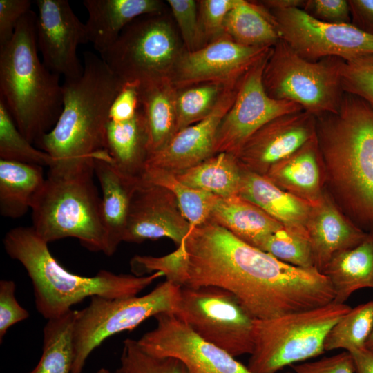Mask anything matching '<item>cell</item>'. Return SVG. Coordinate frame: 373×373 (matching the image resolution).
I'll use <instances>...</instances> for the list:
<instances>
[{"mask_svg":"<svg viewBox=\"0 0 373 373\" xmlns=\"http://www.w3.org/2000/svg\"><path fill=\"white\" fill-rule=\"evenodd\" d=\"M182 245L184 287L224 289L254 319H271L334 300L329 280L316 268L280 261L210 220L192 227Z\"/></svg>","mask_w":373,"mask_h":373,"instance_id":"1","label":"cell"},{"mask_svg":"<svg viewBox=\"0 0 373 373\" xmlns=\"http://www.w3.org/2000/svg\"><path fill=\"white\" fill-rule=\"evenodd\" d=\"M80 77L64 80L63 108L53 128L37 143L52 160L48 174L94 171L96 160L112 163L106 128L112 102L124 83L99 55L84 52Z\"/></svg>","mask_w":373,"mask_h":373,"instance_id":"2","label":"cell"},{"mask_svg":"<svg viewBox=\"0 0 373 373\" xmlns=\"http://www.w3.org/2000/svg\"><path fill=\"white\" fill-rule=\"evenodd\" d=\"M316 118L326 191L356 225L373 233V104L344 93L336 113Z\"/></svg>","mask_w":373,"mask_h":373,"instance_id":"3","label":"cell"},{"mask_svg":"<svg viewBox=\"0 0 373 373\" xmlns=\"http://www.w3.org/2000/svg\"><path fill=\"white\" fill-rule=\"evenodd\" d=\"M8 255L26 270L33 286L38 312L49 320L64 315L86 298L108 299L132 297L164 276L160 271L143 276L100 270L87 277L70 272L50 253L48 243L32 227L10 229L3 238Z\"/></svg>","mask_w":373,"mask_h":373,"instance_id":"4","label":"cell"},{"mask_svg":"<svg viewBox=\"0 0 373 373\" xmlns=\"http://www.w3.org/2000/svg\"><path fill=\"white\" fill-rule=\"evenodd\" d=\"M36 16L32 10L24 15L0 48V97L19 131L35 144L53 128L63 108L60 76L38 55Z\"/></svg>","mask_w":373,"mask_h":373,"instance_id":"5","label":"cell"},{"mask_svg":"<svg viewBox=\"0 0 373 373\" xmlns=\"http://www.w3.org/2000/svg\"><path fill=\"white\" fill-rule=\"evenodd\" d=\"M94 171L68 175L48 173L31 208L32 229L46 243L77 238L91 251L106 250L101 198Z\"/></svg>","mask_w":373,"mask_h":373,"instance_id":"6","label":"cell"},{"mask_svg":"<svg viewBox=\"0 0 373 373\" xmlns=\"http://www.w3.org/2000/svg\"><path fill=\"white\" fill-rule=\"evenodd\" d=\"M352 308L332 301L276 318L254 321L252 373H276L287 365L322 354L332 327Z\"/></svg>","mask_w":373,"mask_h":373,"instance_id":"7","label":"cell"},{"mask_svg":"<svg viewBox=\"0 0 373 373\" xmlns=\"http://www.w3.org/2000/svg\"><path fill=\"white\" fill-rule=\"evenodd\" d=\"M343 61L337 57L305 59L280 39L271 47L263 70L264 88L271 98L296 103L316 117L336 113L344 94Z\"/></svg>","mask_w":373,"mask_h":373,"instance_id":"8","label":"cell"},{"mask_svg":"<svg viewBox=\"0 0 373 373\" xmlns=\"http://www.w3.org/2000/svg\"><path fill=\"white\" fill-rule=\"evenodd\" d=\"M180 287L166 280L142 296L117 299L91 297L87 307L76 311L71 373H82L89 355L106 338L131 330L151 316L164 312L174 314Z\"/></svg>","mask_w":373,"mask_h":373,"instance_id":"9","label":"cell"},{"mask_svg":"<svg viewBox=\"0 0 373 373\" xmlns=\"http://www.w3.org/2000/svg\"><path fill=\"white\" fill-rule=\"evenodd\" d=\"M184 51L171 21L162 12L133 21L100 57L123 83L141 84L171 78Z\"/></svg>","mask_w":373,"mask_h":373,"instance_id":"10","label":"cell"},{"mask_svg":"<svg viewBox=\"0 0 373 373\" xmlns=\"http://www.w3.org/2000/svg\"><path fill=\"white\" fill-rule=\"evenodd\" d=\"M174 314L203 339L233 357L253 352L254 319L224 289L181 287Z\"/></svg>","mask_w":373,"mask_h":373,"instance_id":"11","label":"cell"},{"mask_svg":"<svg viewBox=\"0 0 373 373\" xmlns=\"http://www.w3.org/2000/svg\"><path fill=\"white\" fill-rule=\"evenodd\" d=\"M267 10L280 39L305 59L350 61L373 56V35L352 23L323 22L296 7Z\"/></svg>","mask_w":373,"mask_h":373,"instance_id":"12","label":"cell"},{"mask_svg":"<svg viewBox=\"0 0 373 373\" xmlns=\"http://www.w3.org/2000/svg\"><path fill=\"white\" fill-rule=\"evenodd\" d=\"M270 51L243 76L235 101L218 128L213 154L236 155L247 139L266 123L303 110L296 103L274 99L265 92L262 73Z\"/></svg>","mask_w":373,"mask_h":373,"instance_id":"13","label":"cell"},{"mask_svg":"<svg viewBox=\"0 0 373 373\" xmlns=\"http://www.w3.org/2000/svg\"><path fill=\"white\" fill-rule=\"evenodd\" d=\"M155 328L137 343L148 354L181 361L189 373H252L235 357L205 341L173 313L155 316Z\"/></svg>","mask_w":373,"mask_h":373,"instance_id":"14","label":"cell"},{"mask_svg":"<svg viewBox=\"0 0 373 373\" xmlns=\"http://www.w3.org/2000/svg\"><path fill=\"white\" fill-rule=\"evenodd\" d=\"M271 48L246 46L224 34L194 52L185 50L171 79L178 90L207 82L231 84L240 80Z\"/></svg>","mask_w":373,"mask_h":373,"instance_id":"15","label":"cell"},{"mask_svg":"<svg viewBox=\"0 0 373 373\" xmlns=\"http://www.w3.org/2000/svg\"><path fill=\"white\" fill-rule=\"evenodd\" d=\"M38 12L35 31L38 50L47 68L64 80L80 77L83 72L77 54L80 44L89 42L85 23L67 0H36Z\"/></svg>","mask_w":373,"mask_h":373,"instance_id":"16","label":"cell"},{"mask_svg":"<svg viewBox=\"0 0 373 373\" xmlns=\"http://www.w3.org/2000/svg\"><path fill=\"white\" fill-rule=\"evenodd\" d=\"M191 229L170 191L141 178L138 180L131 199L124 242L140 243L166 238L178 247Z\"/></svg>","mask_w":373,"mask_h":373,"instance_id":"17","label":"cell"},{"mask_svg":"<svg viewBox=\"0 0 373 373\" xmlns=\"http://www.w3.org/2000/svg\"><path fill=\"white\" fill-rule=\"evenodd\" d=\"M316 116L304 110L268 122L245 142L235 155L242 170L265 175L316 136Z\"/></svg>","mask_w":373,"mask_h":373,"instance_id":"18","label":"cell"},{"mask_svg":"<svg viewBox=\"0 0 373 373\" xmlns=\"http://www.w3.org/2000/svg\"><path fill=\"white\" fill-rule=\"evenodd\" d=\"M242 79L224 89L206 117L175 133L162 149L148 156L144 169H159L178 174L214 155L218 128L235 101Z\"/></svg>","mask_w":373,"mask_h":373,"instance_id":"19","label":"cell"},{"mask_svg":"<svg viewBox=\"0 0 373 373\" xmlns=\"http://www.w3.org/2000/svg\"><path fill=\"white\" fill-rule=\"evenodd\" d=\"M306 229L314 267L321 272L336 254L356 247L367 233L343 212L326 191L313 204Z\"/></svg>","mask_w":373,"mask_h":373,"instance_id":"20","label":"cell"},{"mask_svg":"<svg viewBox=\"0 0 373 373\" xmlns=\"http://www.w3.org/2000/svg\"><path fill=\"white\" fill-rule=\"evenodd\" d=\"M83 5L88 15L85 23L88 41L99 56L133 21L164 10L163 2L159 0H84Z\"/></svg>","mask_w":373,"mask_h":373,"instance_id":"21","label":"cell"},{"mask_svg":"<svg viewBox=\"0 0 373 373\" xmlns=\"http://www.w3.org/2000/svg\"><path fill=\"white\" fill-rule=\"evenodd\" d=\"M264 176L285 191L312 204L317 202L325 189L316 136L271 166Z\"/></svg>","mask_w":373,"mask_h":373,"instance_id":"22","label":"cell"},{"mask_svg":"<svg viewBox=\"0 0 373 373\" xmlns=\"http://www.w3.org/2000/svg\"><path fill=\"white\" fill-rule=\"evenodd\" d=\"M94 171L102 191L101 217L106 237L104 254L111 256L123 242L132 193L140 178L123 174L104 160L95 162Z\"/></svg>","mask_w":373,"mask_h":373,"instance_id":"23","label":"cell"},{"mask_svg":"<svg viewBox=\"0 0 373 373\" xmlns=\"http://www.w3.org/2000/svg\"><path fill=\"white\" fill-rule=\"evenodd\" d=\"M242 171L238 195L259 207L284 227L309 238L306 226L313 204L282 190L264 175Z\"/></svg>","mask_w":373,"mask_h":373,"instance_id":"24","label":"cell"},{"mask_svg":"<svg viewBox=\"0 0 373 373\" xmlns=\"http://www.w3.org/2000/svg\"><path fill=\"white\" fill-rule=\"evenodd\" d=\"M137 84L149 156L162 149L175 133L178 89L170 77Z\"/></svg>","mask_w":373,"mask_h":373,"instance_id":"25","label":"cell"},{"mask_svg":"<svg viewBox=\"0 0 373 373\" xmlns=\"http://www.w3.org/2000/svg\"><path fill=\"white\" fill-rule=\"evenodd\" d=\"M208 220L258 249L269 236L283 227L259 207L239 195L218 197Z\"/></svg>","mask_w":373,"mask_h":373,"instance_id":"26","label":"cell"},{"mask_svg":"<svg viewBox=\"0 0 373 373\" xmlns=\"http://www.w3.org/2000/svg\"><path fill=\"white\" fill-rule=\"evenodd\" d=\"M105 140L111 164L123 174L140 178L148 157L146 127L141 106L130 119H108Z\"/></svg>","mask_w":373,"mask_h":373,"instance_id":"27","label":"cell"},{"mask_svg":"<svg viewBox=\"0 0 373 373\" xmlns=\"http://www.w3.org/2000/svg\"><path fill=\"white\" fill-rule=\"evenodd\" d=\"M334 291V301L345 303L356 290L373 288V233L356 247L336 254L321 272Z\"/></svg>","mask_w":373,"mask_h":373,"instance_id":"28","label":"cell"},{"mask_svg":"<svg viewBox=\"0 0 373 373\" xmlns=\"http://www.w3.org/2000/svg\"><path fill=\"white\" fill-rule=\"evenodd\" d=\"M42 166L0 160V213L18 218L27 213L44 182Z\"/></svg>","mask_w":373,"mask_h":373,"instance_id":"29","label":"cell"},{"mask_svg":"<svg viewBox=\"0 0 373 373\" xmlns=\"http://www.w3.org/2000/svg\"><path fill=\"white\" fill-rule=\"evenodd\" d=\"M242 173L234 155L219 153L175 175L188 186L225 198L238 195Z\"/></svg>","mask_w":373,"mask_h":373,"instance_id":"30","label":"cell"},{"mask_svg":"<svg viewBox=\"0 0 373 373\" xmlns=\"http://www.w3.org/2000/svg\"><path fill=\"white\" fill-rule=\"evenodd\" d=\"M224 32L246 46H274L280 39L274 18L260 3L236 0L226 17Z\"/></svg>","mask_w":373,"mask_h":373,"instance_id":"31","label":"cell"},{"mask_svg":"<svg viewBox=\"0 0 373 373\" xmlns=\"http://www.w3.org/2000/svg\"><path fill=\"white\" fill-rule=\"evenodd\" d=\"M76 311L47 320L44 327L43 351L35 367L28 373H71L73 329Z\"/></svg>","mask_w":373,"mask_h":373,"instance_id":"32","label":"cell"},{"mask_svg":"<svg viewBox=\"0 0 373 373\" xmlns=\"http://www.w3.org/2000/svg\"><path fill=\"white\" fill-rule=\"evenodd\" d=\"M141 179L170 191L175 197L183 216L191 228L209 220L218 198L211 193L185 184L175 174L162 169H144Z\"/></svg>","mask_w":373,"mask_h":373,"instance_id":"33","label":"cell"},{"mask_svg":"<svg viewBox=\"0 0 373 373\" xmlns=\"http://www.w3.org/2000/svg\"><path fill=\"white\" fill-rule=\"evenodd\" d=\"M373 329V300L352 308L332 327L325 351L343 349L348 352L365 348Z\"/></svg>","mask_w":373,"mask_h":373,"instance_id":"34","label":"cell"},{"mask_svg":"<svg viewBox=\"0 0 373 373\" xmlns=\"http://www.w3.org/2000/svg\"><path fill=\"white\" fill-rule=\"evenodd\" d=\"M0 160L14 161L50 168V155L32 146L19 131L0 97Z\"/></svg>","mask_w":373,"mask_h":373,"instance_id":"35","label":"cell"},{"mask_svg":"<svg viewBox=\"0 0 373 373\" xmlns=\"http://www.w3.org/2000/svg\"><path fill=\"white\" fill-rule=\"evenodd\" d=\"M229 85L207 82L178 90L175 133L206 117Z\"/></svg>","mask_w":373,"mask_h":373,"instance_id":"36","label":"cell"},{"mask_svg":"<svg viewBox=\"0 0 373 373\" xmlns=\"http://www.w3.org/2000/svg\"><path fill=\"white\" fill-rule=\"evenodd\" d=\"M259 249L293 266L315 267L309 238L284 227L269 236Z\"/></svg>","mask_w":373,"mask_h":373,"instance_id":"37","label":"cell"},{"mask_svg":"<svg viewBox=\"0 0 373 373\" xmlns=\"http://www.w3.org/2000/svg\"><path fill=\"white\" fill-rule=\"evenodd\" d=\"M120 361L125 373H189L179 360L151 355L141 348L137 341L131 338L123 343Z\"/></svg>","mask_w":373,"mask_h":373,"instance_id":"38","label":"cell"},{"mask_svg":"<svg viewBox=\"0 0 373 373\" xmlns=\"http://www.w3.org/2000/svg\"><path fill=\"white\" fill-rule=\"evenodd\" d=\"M134 275L160 271L171 281L180 287H184L186 281V259L182 243L173 252L163 256H135L130 262Z\"/></svg>","mask_w":373,"mask_h":373,"instance_id":"39","label":"cell"},{"mask_svg":"<svg viewBox=\"0 0 373 373\" xmlns=\"http://www.w3.org/2000/svg\"><path fill=\"white\" fill-rule=\"evenodd\" d=\"M186 52L207 44L199 21L198 3L194 0H168Z\"/></svg>","mask_w":373,"mask_h":373,"instance_id":"40","label":"cell"},{"mask_svg":"<svg viewBox=\"0 0 373 373\" xmlns=\"http://www.w3.org/2000/svg\"><path fill=\"white\" fill-rule=\"evenodd\" d=\"M341 77L344 93L358 96L373 104V56L343 60Z\"/></svg>","mask_w":373,"mask_h":373,"instance_id":"41","label":"cell"},{"mask_svg":"<svg viewBox=\"0 0 373 373\" xmlns=\"http://www.w3.org/2000/svg\"><path fill=\"white\" fill-rule=\"evenodd\" d=\"M236 0L198 1L200 27L207 44L225 34L224 23Z\"/></svg>","mask_w":373,"mask_h":373,"instance_id":"42","label":"cell"},{"mask_svg":"<svg viewBox=\"0 0 373 373\" xmlns=\"http://www.w3.org/2000/svg\"><path fill=\"white\" fill-rule=\"evenodd\" d=\"M16 285L13 280L0 281V343L8 329L17 323L26 320L29 312L21 307L15 296Z\"/></svg>","mask_w":373,"mask_h":373,"instance_id":"43","label":"cell"},{"mask_svg":"<svg viewBox=\"0 0 373 373\" xmlns=\"http://www.w3.org/2000/svg\"><path fill=\"white\" fill-rule=\"evenodd\" d=\"M303 7L302 9L305 12L318 21L329 23H351L347 1L309 0L305 1Z\"/></svg>","mask_w":373,"mask_h":373,"instance_id":"44","label":"cell"},{"mask_svg":"<svg viewBox=\"0 0 373 373\" xmlns=\"http://www.w3.org/2000/svg\"><path fill=\"white\" fill-rule=\"evenodd\" d=\"M30 0H0V48L12 39L21 19L30 10Z\"/></svg>","mask_w":373,"mask_h":373,"instance_id":"45","label":"cell"},{"mask_svg":"<svg viewBox=\"0 0 373 373\" xmlns=\"http://www.w3.org/2000/svg\"><path fill=\"white\" fill-rule=\"evenodd\" d=\"M291 366L294 373H356L353 357L347 351L316 361Z\"/></svg>","mask_w":373,"mask_h":373,"instance_id":"46","label":"cell"},{"mask_svg":"<svg viewBox=\"0 0 373 373\" xmlns=\"http://www.w3.org/2000/svg\"><path fill=\"white\" fill-rule=\"evenodd\" d=\"M140 107L137 84L124 83V85L111 104L108 119L124 121L133 117Z\"/></svg>","mask_w":373,"mask_h":373,"instance_id":"47","label":"cell"},{"mask_svg":"<svg viewBox=\"0 0 373 373\" xmlns=\"http://www.w3.org/2000/svg\"><path fill=\"white\" fill-rule=\"evenodd\" d=\"M351 23L373 35V0H349Z\"/></svg>","mask_w":373,"mask_h":373,"instance_id":"48","label":"cell"},{"mask_svg":"<svg viewBox=\"0 0 373 373\" xmlns=\"http://www.w3.org/2000/svg\"><path fill=\"white\" fill-rule=\"evenodd\" d=\"M350 353L354 361L356 373H373V352L365 347Z\"/></svg>","mask_w":373,"mask_h":373,"instance_id":"49","label":"cell"},{"mask_svg":"<svg viewBox=\"0 0 373 373\" xmlns=\"http://www.w3.org/2000/svg\"><path fill=\"white\" fill-rule=\"evenodd\" d=\"M305 1L300 0H269L261 3L267 9H279L291 7H303Z\"/></svg>","mask_w":373,"mask_h":373,"instance_id":"50","label":"cell"},{"mask_svg":"<svg viewBox=\"0 0 373 373\" xmlns=\"http://www.w3.org/2000/svg\"><path fill=\"white\" fill-rule=\"evenodd\" d=\"M365 347L369 351L373 352V329L365 343Z\"/></svg>","mask_w":373,"mask_h":373,"instance_id":"51","label":"cell"},{"mask_svg":"<svg viewBox=\"0 0 373 373\" xmlns=\"http://www.w3.org/2000/svg\"><path fill=\"white\" fill-rule=\"evenodd\" d=\"M96 373H111V372L106 368L102 367L99 370H98V371Z\"/></svg>","mask_w":373,"mask_h":373,"instance_id":"52","label":"cell"},{"mask_svg":"<svg viewBox=\"0 0 373 373\" xmlns=\"http://www.w3.org/2000/svg\"><path fill=\"white\" fill-rule=\"evenodd\" d=\"M115 373H125V372L123 371V370L121 367H119V369L116 370Z\"/></svg>","mask_w":373,"mask_h":373,"instance_id":"53","label":"cell"}]
</instances>
